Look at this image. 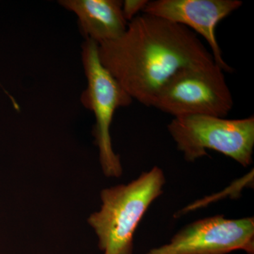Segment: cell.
Instances as JSON below:
<instances>
[{
	"instance_id": "7",
	"label": "cell",
	"mask_w": 254,
	"mask_h": 254,
	"mask_svg": "<svg viewBox=\"0 0 254 254\" xmlns=\"http://www.w3.org/2000/svg\"><path fill=\"white\" fill-rule=\"evenodd\" d=\"M242 4L240 0H155L148 1L142 12L186 26L200 35L210 47L215 64L224 72H232L222 57L215 28Z\"/></svg>"
},
{
	"instance_id": "1",
	"label": "cell",
	"mask_w": 254,
	"mask_h": 254,
	"mask_svg": "<svg viewBox=\"0 0 254 254\" xmlns=\"http://www.w3.org/2000/svg\"><path fill=\"white\" fill-rule=\"evenodd\" d=\"M98 55L132 99L147 107L182 68L215 64L194 32L145 13L128 22L120 38L98 45Z\"/></svg>"
},
{
	"instance_id": "9",
	"label": "cell",
	"mask_w": 254,
	"mask_h": 254,
	"mask_svg": "<svg viewBox=\"0 0 254 254\" xmlns=\"http://www.w3.org/2000/svg\"><path fill=\"white\" fill-rule=\"evenodd\" d=\"M148 0H126L123 1V12L127 22L138 16V13L143 11L148 3Z\"/></svg>"
},
{
	"instance_id": "4",
	"label": "cell",
	"mask_w": 254,
	"mask_h": 254,
	"mask_svg": "<svg viewBox=\"0 0 254 254\" xmlns=\"http://www.w3.org/2000/svg\"><path fill=\"white\" fill-rule=\"evenodd\" d=\"M81 50L87 83L81 102L95 116L94 135L103 173L108 177H119L123 167L120 156L114 152L110 127L116 110L128 106L133 100L102 64L95 42L85 40Z\"/></svg>"
},
{
	"instance_id": "5",
	"label": "cell",
	"mask_w": 254,
	"mask_h": 254,
	"mask_svg": "<svg viewBox=\"0 0 254 254\" xmlns=\"http://www.w3.org/2000/svg\"><path fill=\"white\" fill-rule=\"evenodd\" d=\"M233 105L224 71L215 64L177 71L159 91L152 107L174 118L203 115L225 118Z\"/></svg>"
},
{
	"instance_id": "8",
	"label": "cell",
	"mask_w": 254,
	"mask_h": 254,
	"mask_svg": "<svg viewBox=\"0 0 254 254\" xmlns=\"http://www.w3.org/2000/svg\"><path fill=\"white\" fill-rule=\"evenodd\" d=\"M120 0H60L64 9L76 14L86 39L98 45L120 38L126 31L128 22Z\"/></svg>"
},
{
	"instance_id": "6",
	"label": "cell",
	"mask_w": 254,
	"mask_h": 254,
	"mask_svg": "<svg viewBox=\"0 0 254 254\" xmlns=\"http://www.w3.org/2000/svg\"><path fill=\"white\" fill-rule=\"evenodd\" d=\"M243 250L254 254V219L216 215L187 225L167 245L146 254H227Z\"/></svg>"
},
{
	"instance_id": "2",
	"label": "cell",
	"mask_w": 254,
	"mask_h": 254,
	"mask_svg": "<svg viewBox=\"0 0 254 254\" xmlns=\"http://www.w3.org/2000/svg\"><path fill=\"white\" fill-rule=\"evenodd\" d=\"M165 184L163 170L153 167L128 185L102 190L101 208L88 222L104 254H132L133 235L145 212L161 195Z\"/></svg>"
},
{
	"instance_id": "3",
	"label": "cell",
	"mask_w": 254,
	"mask_h": 254,
	"mask_svg": "<svg viewBox=\"0 0 254 254\" xmlns=\"http://www.w3.org/2000/svg\"><path fill=\"white\" fill-rule=\"evenodd\" d=\"M168 129L187 162L207 156L208 150L230 157L244 168L253 161L254 116L229 120L210 115H184L174 118Z\"/></svg>"
}]
</instances>
